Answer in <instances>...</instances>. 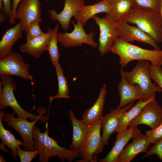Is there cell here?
Returning <instances> with one entry per match:
<instances>
[{"mask_svg":"<svg viewBox=\"0 0 162 162\" xmlns=\"http://www.w3.org/2000/svg\"><path fill=\"white\" fill-rule=\"evenodd\" d=\"M58 29V26L57 24L52 29V34L46 50L48 52L50 61L55 67L59 64L60 53L58 49V42L57 37Z\"/></svg>","mask_w":162,"mask_h":162,"instance_id":"83f0119b","label":"cell"},{"mask_svg":"<svg viewBox=\"0 0 162 162\" xmlns=\"http://www.w3.org/2000/svg\"><path fill=\"white\" fill-rule=\"evenodd\" d=\"M158 12L162 22V0H160V7Z\"/></svg>","mask_w":162,"mask_h":162,"instance_id":"f35d334b","label":"cell"},{"mask_svg":"<svg viewBox=\"0 0 162 162\" xmlns=\"http://www.w3.org/2000/svg\"><path fill=\"white\" fill-rule=\"evenodd\" d=\"M24 31L22 25L20 21L6 30L0 41V59L11 52L13 46L22 37Z\"/></svg>","mask_w":162,"mask_h":162,"instance_id":"7402d4cb","label":"cell"},{"mask_svg":"<svg viewBox=\"0 0 162 162\" xmlns=\"http://www.w3.org/2000/svg\"><path fill=\"white\" fill-rule=\"evenodd\" d=\"M109 0L111 7V13L109 15L116 22L125 20L128 13L136 6L134 0Z\"/></svg>","mask_w":162,"mask_h":162,"instance_id":"cb8c5ba5","label":"cell"},{"mask_svg":"<svg viewBox=\"0 0 162 162\" xmlns=\"http://www.w3.org/2000/svg\"><path fill=\"white\" fill-rule=\"evenodd\" d=\"M22 0H12L11 12L10 16L9 18V23L14 24L15 22V14L18 6Z\"/></svg>","mask_w":162,"mask_h":162,"instance_id":"d590c367","label":"cell"},{"mask_svg":"<svg viewBox=\"0 0 162 162\" xmlns=\"http://www.w3.org/2000/svg\"><path fill=\"white\" fill-rule=\"evenodd\" d=\"M92 18L98 26L100 31L98 48L101 55L109 52L118 38V31L117 22L113 20L108 14L103 18L96 15Z\"/></svg>","mask_w":162,"mask_h":162,"instance_id":"5b68a950","label":"cell"},{"mask_svg":"<svg viewBox=\"0 0 162 162\" xmlns=\"http://www.w3.org/2000/svg\"><path fill=\"white\" fill-rule=\"evenodd\" d=\"M38 20H35L29 25L26 32L27 33L26 40H29L43 34L45 32L41 29Z\"/></svg>","mask_w":162,"mask_h":162,"instance_id":"f546056e","label":"cell"},{"mask_svg":"<svg viewBox=\"0 0 162 162\" xmlns=\"http://www.w3.org/2000/svg\"><path fill=\"white\" fill-rule=\"evenodd\" d=\"M2 0L3 2L4 5L3 9L1 11L6 15L9 18L10 16L11 12V0Z\"/></svg>","mask_w":162,"mask_h":162,"instance_id":"8d00e7d4","label":"cell"},{"mask_svg":"<svg viewBox=\"0 0 162 162\" xmlns=\"http://www.w3.org/2000/svg\"><path fill=\"white\" fill-rule=\"evenodd\" d=\"M141 131L136 126H130L126 130L117 133L116 141L110 151L100 162H116L118 158L129 141L141 134Z\"/></svg>","mask_w":162,"mask_h":162,"instance_id":"2e32d148","label":"cell"},{"mask_svg":"<svg viewBox=\"0 0 162 162\" xmlns=\"http://www.w3.org/2000/svg\"><path fill=\"white\" fill-rule=\"evenodd\" d=\"M41 5L40 0H22L19 3L15 18L21 22L26 32L32 22L42 21Z\"/></svg>","mask_w":162,"mask_h":162,"instance_id":"8fae6325","label":"cell"},{"mask_svg":"<svg viewBox=\"0 0 162 162\" xmlns=\"http://www.w3.org/2000/svg\"><path fill=\"white\" fill-rule=\"evenodd\" d=\"M155 155L162 160V140L154 144L142 158H147Z\"/></svg>","mask_w":162,"mask_h":162,"instance_id":"e575fe53","label":"cell"},{"mask_svg":"<svg viewBox=\"0 0 162 162\" xmlns=\"http://www.w3.org/2000/svg\"><path fill=\"white\" fill-rule=\"evenodd\" d=\"M74 28L70 32L58 33V43L63 46L66 48L80 46L83 44L95 48L98 44L94 40L95 33L92 31L88 34L85 31L82 26L80 24L72 22Z\"/></svg>","mask_w":162,"mask_h":162,"instance_id":"9c48e42d","label":"cell"},{"mask_svg":"<svg viewBox=\"0 0 162 162\" xmlns=\"http://www.w3.org/2000/svg\"><path fill=\"white\" fill-rule=\"evenodd\" d=\"M55 68L58 80V92L56 95L53 96H50V104L54 99L70 98L69 95V90L67 81L62 67L59 64Z\"/></svg>","mask_w":162,"mask_h":162,"instance_id":"4316f807","label":"cell"},{"mask_svg":"<svg viewBox=\"0 0 162 162\" xmlns=\"http://www.w3.org/2000/svg\"><path fill=\"white\" fill-rule=\"evenodd\" d=\"M121 77V80L118 83L117 88L120 98L118 106L123 107L137 100H144V95L140 86L138 84L131 85L122 75Z\"/></svg>","mask_w":162,"mask_h":162,"instance_id":"ffe728a7","label":"cell"},{"mask_svg":"<svg viewBox=\"0 0 162 162\" xmlns=\"http://www.w3.org/2000/svg\"><path fill=\"white\" fill-rule=\"evenodd\" d=\"M150 35L156 43H162V22L159 12L136 6L125 18Z\"/></svg>","mask_w":162,"mask_h":162,"instance_id":"7a4b0ae2","label":"cell"},{"mask_svg":"<svg viewBox=\"0 0 162 162\" xmlns=\"http://www.w3.org/2000/svg\"><path fill=\"white\" fill-rule=\"evenodd\" d=\"M117 23L118 28V38L128 42L136 40L147 43L154 49H160L152 38L137 26L129 25L125 20Z\"/></svg>","mask_w":162,"mask_h":162,"instance_id":"7c38bea8","label":"cell"},{"mask_svg":"<svg viewBox=\"0 0 162 162\" xmlns=\"http://www.w3.org/2000/svg\"><path fill=\"white\" fill-rule=\"evenodd\" d=\"M150 65L148 60H140L130 71H124L122 68L120 70L121 75L128 83L132 85L138 84L140 86L144 95V101L155 97L156 92H162V89L151 81L149 70Z\"/></svg>","mask_w":162,"mask_h":162,"instance_id":"3957f363","label":"cell"},{"mask_svg":"<svg viewBox=\"0 0 162 162\" xmlns=\"http://www.w3.org/2000/svg\"><path fill=\"white\" fill-rule=\"evenodd\" d=\"M14 75L33 81L29 64L19 53L12 52L0 59V76Z\"/></svg>","mask_w":162,"mask_h":162,"instance_id":"52a82bcc","label":"cell"},{"mask_svg":"<svg viewBox=\"0 0 162 162\" xmlns=\"http://www.w3.org/2000/svg\"><path fill=\"white\" fill-rule=\"evenodd\" d=\"M151 143L146 135L140 134L134 138L132 142L124 148L116 162H130L139 154L146 153Z\"/></svg>","mask_w":162,"mask_h":162,"instance_id":"e0dca14e","label":"cell"},{"mask_svg":"<svg viewBox=\"0 0 162 162\" xmlns=\"http://www.w3.org/2000/svg\"><path fill=\"white\" fill-rule=\"evenodd\" d=\"M155 99L153 97L149 100H139L122 116L114 132L118 133L128 129L130 122L138 115L143 107L148 103Z\"/></svg>","mask_w":162,"mask_h":162,"instance_id":"d4e9b609","label":"cell"},{"mask_svg":"<svg viewBox=\"0 0 162 162\" xmlns=\"http://www.w3.org/2000/svg\"><path fill=\"white\" fill-rule=\"evenodd\" d=\"M0 109L1 110L9 106L12 108L18 117L26 119L29 118L34 121L37 119L43 122H45L46 117L30 113L25 110L19 104L14 94L16 88V84L11 77L9 75L0 76Z\"/></svg>","mask_w":162,"mask_h":162,"instance_id":"277c9868","label":"cell"},{"mask_svg":"<svg viewBox=\"0 0 162 162\" xmlns=\"http://www.w3.org/2000/svg\"><path fill=\"white\" fill-rule=\"evenodd\" d=\"M49 130L47 122L46 124L45 131V151L46 162L53 157H57L62 162L66 159L72 162L80 156L79 152L72 149H68L59 146L58 142L48 135Z\"/></svg>","mask_w":162,"mask_h":162,"instance_id":"5bb4252c","label":"cell"},{"mask_svg":"<svg viewBox=\"0 0 162 162\" xmlns=\"http://www.w3.org/2000/svg\"><path fill=\"white\" fill-rule=\"evenodd\" d=\"M134 101L122 107L117 106L111 109L110 112L101 118L103 131L102 141L104 146L108 145L111 135L113 133L118 125L123 115L133 105Z\"/></svg>","mask_w":162,"mask_h":162,"instance_id":"4fadbf2b","label":"cell"},{"mask_svg":"<svg viewBox=\"0 0 162 162\" xmlns=\"http://www.w3.org/2000/svg\"><path fill=\"white\" fill-rule=\"evenodd\" d=\"M162 123V107L155 99L147 103L129 123V126L144 124L153 129Z\"/></svg>","mask_w":162,"mask_h":162,"instance_id":"30bf717a","label":"cell"},{"mask_svg":"<svg viewBox=\"0 0 162 162\" xmlns=\"http://www.w3.org/2000/svg\"><path fill=\"white\" fill-rule=\"evenodd\" d=\"M146 135L151 143L154 144L162 140V123L156 128L147 131Z\"/></svg>","mask_w":162,"mask_h":162,"instance_id":"1f68e13d","label":"cell"},{"mask_svg":"<svg viewBox=\"0 0 162 162\" xmlns=\"http://www.w3.org/2000/svg\"><path fill=\"white\" fill-rule=\"evenodd\" d=\"M137 7L159 11L160 0H134Z\"/></svg>","mask_w":162,"mask_h":162,"instance_id":"836d02e7","label":"cell"},{"mask_svg":"<svg viewBox=\"0 0 162 162\" xmlns=\"http://www.w3.org/2000/svg\"><path fill=\"white\" fill-rule=\"evenodd\" d=\"M110 51L119 57V63L121 68L126 67L131 61L148 60L152 64L162 65V50H149L142 48L118 38L111 48Z\"/></svg>","mask_w":162,"mask_h":162,"instance_id":"6da1fadb","label":"cell"},{"mask_svg":"<svg viewBox=\"0 0 162 162\" xmlns=\"http://www.w3.org/2000/svg\"><path fill=\"white\" fill-rule=\"evenodd\" d=\"M3 2L2 0H0V9L2 10L3 7Z\"/></svg>","mask_w":162,"mask_h":162,"instance_id":"ab89813d","label":"cell"},{"mask_svg":"<svg viewBox=\"0 0 162 162\" xmlns=\"http://www.w3.org/2000/svg\"><path fill=\"white\" fill-rule=\"evenodd\" d=\"M8 16L4 14L2 11H0V24L5 22L7 20Z\"/></svg>","mask_w":162,"mask_h":162,"instance_id":"74e56055","label":"cell"},{"mask_svg":"<svg viewBox=\"0 0 162 162\" xmlns=\"http://www.w3.org/2000/svg\"><path fill=\"white\" fill-rule=\"evenodd\" d=\"M45 131L42 132L38 127L34 126L33 133V138L36 143L37 149L38 151L39 161L46 162L45 151Z\"/></svg>","mask_w":162,"mask_h":162,"instance_id":"f1b7e54d","label":"cell"},{"mask_svg":"<svg viewBox=\"0 0 162 162\" xmlns=\"http://www.w3.org/2000/svg\"><path fill=\"white\" fill-rule=\"evenodd\" d=\"M106 93V86L104 84L95 103L82 114L81 120L84 124L88 125L93 122L101 119Z\"/></svg>","mask_w":162,"mask_h":162,"instance_id":"603a6c76","label":"cell"},{"mask_svg":"<svg viewBox=\"0 0 162 162\" xmlns=\"http://www.w3.org/2000/svg\"><path fill=\"white\" fill-rule=\"evenodd\" d=\"M111 11V7L109 0H101L93 4L81 6L74 17L77 23L84 26L88 20L96 14L102 13L110 14Z\"/></svg>","mask_w":162,"mask_h":162,"instance_id":"ac0fdd59","label":"cell"},{"mask_svg":"<svg viewBox=\"0 0 162 162\" xmlns=\"http://www.w3.org/2000/svg\"><path fill=\"white\" fill-rule=\"evenodd\" d=\"M15 114L14 111L11 114L4 112L3 119L21 136L24 143V150L30 151L37 149L36 142L33 138V133L35 125L39 119L30 122L26 119L15 117Z\"/></svg>","mask_w":162,"mask_h":162,"instance_id":"ba28073f","label":"cell"},{"mask_svg":"<svg viewBox=\"0 0 162 162\" xmlns=\"http://www.w3.org/2000/svg\"><path fill=\"white\" fill-rule=\"evenodd\" d=\"M149 70L151 79L162 89V68L160 66L151 64Z\"/></svg>","mask_w":162,"mask_h":162,"instance_id":"4dcf8cb0","label":"cell"},{"mask_svg":"<svg viewBox=\"0 0 162 162\" xmlns=\"http://www.w3.org/2000/svg\"><path fill=\"white\" fill-rule=\"evenodd\" d=\"M85 4L84 0H64V8L60 13L54 9L49 10L48 12L52 20L57 21L62 29L66 31L69 28L72 17L76 14L80 8Z\"/></svg>","mask_w":162,"mask_h":162,"instance_id":"9a60e30c","label":"cell"},{"mask_svg":"<svg viewBox=\"0 0 162 162\" xmlns=\"http://www.w3.org/2000/svg\"><path fill=\"white\" fill-rule=\"evenodd\" d=\"M6 161L1 154L0 155V162H6Z\"/></svg>","mask_w":162,"mask_h":162,"instance_id":"60d3db41","label":"cell"},{"mask_svg":"<svg viewBox=\"0 0 162 162\" xmlns=\"http://www.w3.org/2000/svg\"><path fill=\"white\" fill-rule=\"evenodd\" d=\"M69 117L72 124L73 134L71 143L69 147L70 149L80 152L82 150L86 141L89 131V126L82 121L77 119L74 112L70 110Z\"/></svg>","mask_w":162,"mask_h":162,"instance_id":"d6986e66","label":"cell"},{"mask_svg":"<svg viewBox=\"0 0 162 162\" xmlns=\"http://www.w3.org/2000/svg\"><path fill=\"white\" fill-rule=\"evenodd\" d=\"M4 112V110L0 112V138L2 143L0 146H6L12 151V156L15 159L17 155V148L18 146H23V142L16 139L8 130L5 129L2 123L3 117Z\"/></svg>","mask_w":162,"mask_h":162,"instance_id":"484cf974","label":"cell"},{"mask_svg":"<svg viewBox=\"0 0 162 162\" xmlns=\"http://www.w3.org/2000/svg\"><path fill=\"white\" fill-rule=\"evenodd\" d=\"M52 29L48 28L46 32L39 37L29 40L20 46L22 53L28 54L36 58H39L46 50L48 41L52 34Z\"/></svg>","mask_w":162,"mask_h":162,"instance_id":"44dd1931","label":"cell"},{"mask_svg":"<svg viewBox=\"0 0 162 162\" xmlns=\"http://www.w3.org/2000/svg\"><path fill=\"white\" fill-rule=\"evenodd\" d=\"M43 0L45 1H50V0Z\"/></svg>","mask_w":162,"mask_h":162,"instance_id":"b9f144b4","label":"cell"},{"mask_svg":"<svg viewBox=\"0 0 162 162\" xmlns=\"http://www.w3.org/2000/svg\"><path fill=\"white\" fill-rule=\"evenodd\" d=\"M88 125V135L80 155L83 162L96 161L97 155L102 151L104 146L100 134L101 119L93 122Z\"/></svg>","mask_w":162,"mask_h":162,"instance_id":"8992f818","label":"cell"},{"mask_svg":"<svg viewBox=\"0 0 162 162\" xmlns=\"http://www.w3.org/2000/svg\"><path fill=\"white\" fill-rule=\"evenodd\" d=\"M37 149L34 151L22 150L18 146L17 148V154L21 162H30L35 158L38 154Z\"/></svg>","mask_w":162,"mask_h":162,"instance_id":"d6a6232c","label":"cell"}]
</instances>
